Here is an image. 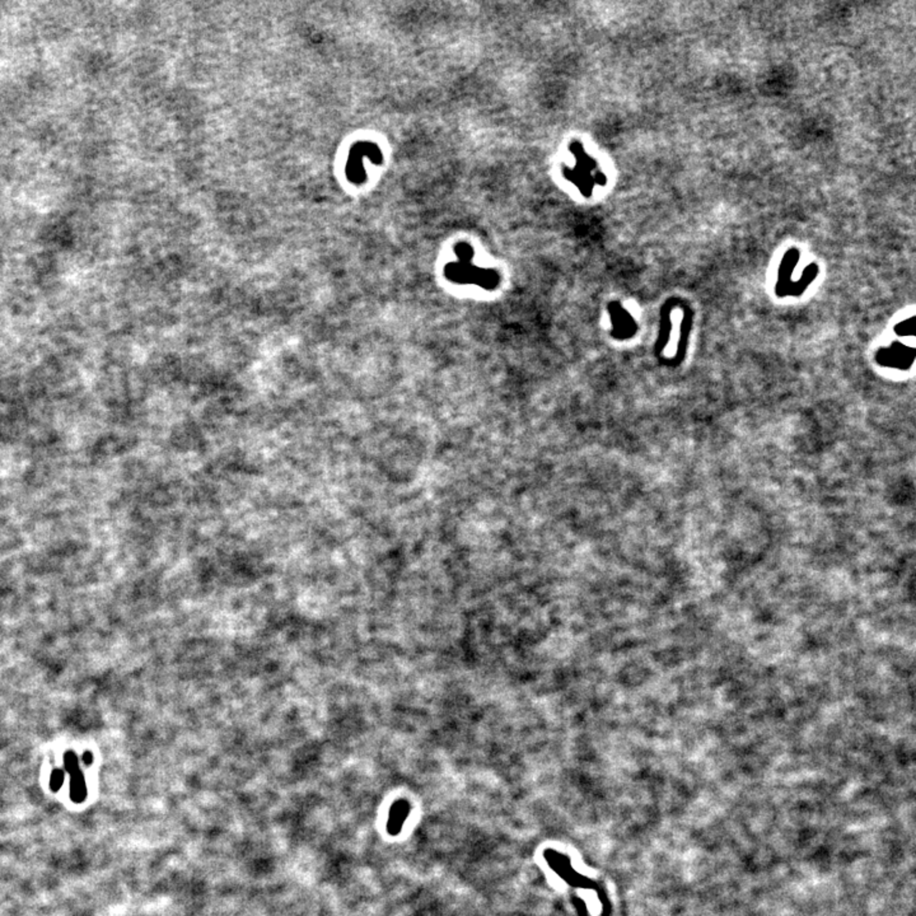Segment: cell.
I'll return each instance as SVG.
<instances>
[{"instance_id":"cell-7","label":"cell","mask_w":916,"mask_h":916,"mask_svg":"<svg viewBox=\"0 0 916 916\" xmlns=\"http://www.w3.org/2000/svg\"><path fill=\"white\" fill-rule=\"evenodd\" d=\"M83 760H84V762H86L87 765H89V764H92V760H93L92 754H91V752H87V754L84 755V757H83Z\"/></svg>"},{"instance_id":"cell-3","label":"cell","mask_w":916,"mask_h":916,"mask_svg":"<svg viewBox=\"0 0 916 916\" xmlns=\"http://www.w3.org/2000/svg\"><path fill=\"white\" fill-rule=\"evenodd\" d=\"M409 810H410L409 803L406 805L405 802L399 803V805L396 803V805L392 807L389 821V831L392 834V835L400 832L404 821H405L407 816H409Z\"/></svg>"},{"instance_id":"cell-5","label":"cell","mask_w":916,"mask_h":916,"mask_svg":"<svg viewBox=\"0 0 916 916\" xmlns=\"http://www.w3.org/2000/svg\"><path fill=\"white\" fill-rule=\"evenodd\" d=\"M65 767H66V770H68L70 774H73V772H76L79 770L78 760H76V756L73 754V752H68V754L65 755Z\"/></svg>"},{"instance_id":"cell-1","label":"cell","mask_w":916,"mask_h":916,"mask_svg":"<svg viewBox=\"0 0 916 916\" xmlns=\"http://www.w3.org/2000/svg\"><path fill=\"white\" fill-rule=\"evenodd\" d=\"M569 151L573 153L575 164L573 167H563V176L579 190L583 196L589 197L596 186L606 184V176L599 169L597 161L591 157L583 144L573 140L569 144Z\"/></svg>"},{"instance_id":"cell-4","label":"cell","mask_w":916,"mask_h":916,"mask_svg":"<svg viewBox=\"0 0 916 916\" xmlns=\"http://www.w3.org/2000/svg\"><path fill=\"white\" fill-rule=\"evenodd\" d=\"M70 775H71V788H70V793H71V795H71V798L76 800V802H81V800L86 798V784H84V777H83V775H81V772H79V770H78V772H73V774H70Z\"/></svg>"},{"instance_id":"cell-6","label":"cell","mask_w":916,"mask_h":916,"mask_svg":"<svg viewBox=\"0 0 916 916\" xmlns=\"http://www.w3.org/2000/svg\"><path fill=\"white\" fill-rule=\"evenodd\" d=\"M63 782H64V774H63V772H60V770L54 772L53 775H51V780H50V785H51V788H53L54 790H58V789L63 785Z\"/></svg>"},{"instance_id":"cell-2","label":"cell","mask_w":916,"mask_h":916,"mask_svg":"<svg viewBox=\"0 0 916 916\" xmlns=\"http://www.w3.org/2000/svg\"><path fill=\"white\" fill-rule=\"evenodd\" d=\"M454 252L457 256V262L447 264L444 269V274L449 280L461 284L474 283L487 289H493L494 287L499 284L500 277L497 272L480 269L472 264L474 249L470 244L459 242L454 246Z\"/></svg>"}]
</instances>
